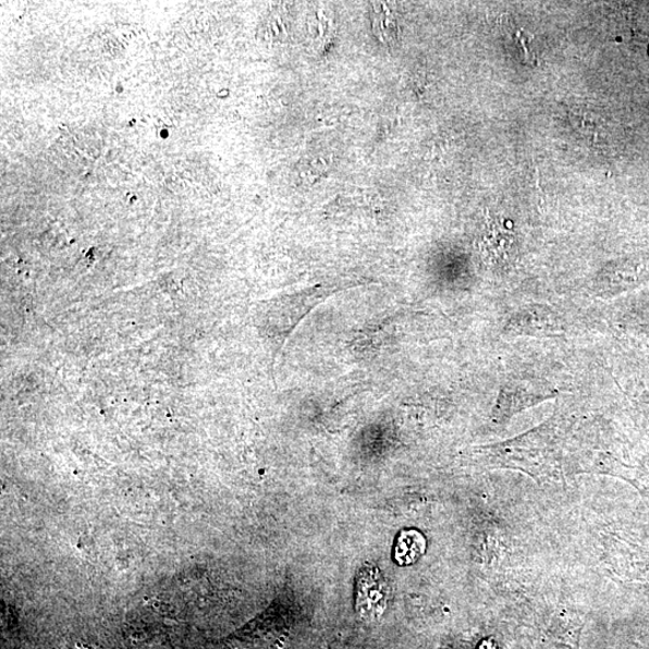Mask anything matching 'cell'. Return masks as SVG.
Returning <instances> with one entry per match:
<instances>
[{"label": "cell", "mask_w": 649, "mask_h": 649, "mask_svg": "<svg viewBox=\"0 0 649 649\" xmlns=\"http://www.w3.org/2000/svg\"><path fill=\"white\" fill-rule=\"evenodd\" d=\"M426 551V540L417 530H403L396 543L395 560L400 565L419 561Z\"/></svg>", "instance_id": "4"}, {"label": "cell", "mask_w": 649, "mask_h": 649, "mask_svg": "<svg viewBox=\"0 0 649 649\" xmlns=\"http://www.w3.org/2000/svg\"><path fill=\"white\" fill-rule=\"evenodd\" d=\"M513 247V234L501 225H492L482 242L485 257L491 262L500 264L510 259Z\"/></svg>", "instance_id": "3"}, {"label": "cell", "mask_w": 649, "mask_h": 649, "mask_svg": "<svg viewBox=\"0 0 649 649\" xmlns=\"http://www.w3.org/2000/svg\"><path fill=\"white\" fill-rule=\"evenodd\" d=\"M552 397L551 391L547 388H538L525 381L507 382L498 397L497 421H504L507 417Z\"/></svg>", "instance_id": "2"}, {"label": "cell", "mask_w": 649, "mask_h": 649, "mask_svg": "<svg viewBox=\"0 0 649 649\" xmlns=\"http://www.w3.org/2000/svg\"><path fill=\"white\" fill-rule=\"evenodd\" d=\"M390 596V588L384 576L375 566L365 567L358 575L356 589V609L367 621H376L384 613Z\"/></svg>", "instance_id": "1"}]
</instances>
